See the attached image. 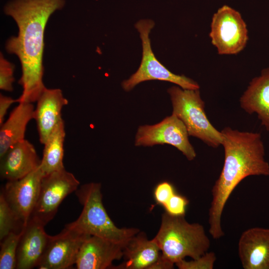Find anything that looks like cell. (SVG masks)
Returning <instances> with one entry per match:
<instances>
[{"label": "cell", "instance_id": "1", "mask_svg": "<svg viewBox=\"0 0 269 269\" xmlns=\"http://www.w3.org/2000/svg\"><path fill=\"white\" fill-rule=\"evenodd\" d=\"M64 4V0H12L4 7L18 29L17 35L5 44L7 52L16 55L21 64L18 83L22 92L18 103L36 102L46 88L43 82L45 28L51 15Z\"/></svg>", "mask_w": 269, "mask_h": 269}, {"label": "cell", "instance_id": "2", "mask_svg": "<svg viewBox=\"0 0 269 269\" xmlns=\"http://www.w3.org/2000/svg\"><path fill=\"white\" fill-rule=\"evenodd\" d=\"M224 148L223 166L212 190L209 210V232L214 239L224 235L221 217L227 202L237 185L250 176H269V163L265 158L260 133L225 127L221 131Z\"/></svg>", "mask_w": 269, "mask_h": 269}, {"label": "cell", "instance_id": "3", "mask_svg": "<svg viewBox=\"0 0 269 269\" xmlns=\"http://www.w3.org/2000/svg\"><path fill=\"white\" fill-rule=\"evenodd\" d=\"M160 249V257L174 266L189 257L196 259L208 251L210 241L204 227L190 223L185 216H161L159 229L154 238Z\"/></svg>", "mask_w": 269, "mask_h": 269}, {"label": "cell", "instance_id": "4", "mask_svg": "<svg viewBox=\"0 0 269 269\" xmlns=\"http://www.w3.org/2000/svg\"><path fill=\"white\" fill-rule=\"evenodd\" d=\"M75 193L83 209L76 220L66 224L69 227L124 246L139 232L137 228H120L115 225L103 205L101 183L84 184Z\"/></svg>", "mask_w": 269, "mask_h": 269}, {"label": "cell", "instance_id": "5", "mask_svg": "<svg viewBox=\"0 0 269 269\" xmlns=\"http://www.w3.org/2000/svg\"><path fill=\"white\" fill-rule=\"evenodd\" d=\"M167 92L172 105V114L183 123L189 135L197 137L213 147L222 144L221 132L209 121L199 89H184L174 86Z\"/></svg>", "mask_w": 269, "mask_h": 269}, {"label": "cell", "instance_id": "6", "mask_svg": "<svg viewBox=\"0 0 269 269\" xmlns=\"http://www.w3.org/2000/svg\"><path fill=\"white\" fill-rule=\"evenodd\" d=\"M154 25V22L148 19L140 20L135 24L141 40L142 58L137 70L122 82L123 88L126 91H129L141 82L158 80L171 82L184 89H199V85L196 82L183 75L172 73L156 58L151 49L149 36Z\"/></svg>", "mask_w": 269, "mask_h": 269}, {"label": "cell", "instance_id": "7", "mask_svg": "<svg viewBox=\"0 0 269 269\" xmlns=\"http://www.w3.org/2000/svg\"><path fill=\"white\" fill-rule=\"evenodd\" d=\"M209 36L219 54H236L244 49L248 40L247 25L241 13L224 5L213 14Z\"/></svg>", "mask_w": 269, "mask_h": 269}, {"label": "cell", "instance_id": "8", "mask_svg": "<svg viewBox=\"0 0 269 269\" xmlns=\"http://www.w3.org/2000/svg\"><path fill=\"white\" fill-rule=\"evenodd\" d=\"M79 184L75 176L65 168L44 175L30 218L45 226L54 217L63 200L76 191Z\"/></svg>", "mask_w": 269, "mask_h": 269}, {"label": "cell", "instance_id": "9", "mask_svg": "<svg viewBox=\"0 0 269 269\" xmlns=\"http://www.w3.org/2000/svg\"><path fill=\"white\" fill-rule=\"evenodd\" d=\"M188 136L185 125L172 114L158 124L140 126L135 135V145L152 146L168 144L180 151L188 160H192L196 153Z\"/></svg>", "mask_w": 269, "mask_h": 269}, {"label": "cell", "instance_id": "10", "mask_svg": "<svg viewBox=\"0 0 269 269\" xmlns=\"http://www.w3.org/2000/svg\"><path fill=\"white\" fill-rule=\"evenodd\" d=\"M91 235L66 225L60 233L50 238L37 266L40 269H67L75 264L80 249Z\"/></svg>", "mask_w": 269, "mask_h": 269}, {"label": "cell", "instance_id": "11", "mask_svg": "<svg viewBox=\"0 0 269 269\" xmlns=\"http://www.w3.org/2000/svg\"><path fill=\"white\" fill-rule=\"evenodd\" d=\"M40 167L15 180L7 181L1 192L17 218L24 225L28 221L38 197L44 176Z\"/></svg>", "mask_w": 269, "mask_h": 269}, {"label": "cell", "instance_id": "12", "mask_svg": "<svg viewBox=\"0 0 269 269\" xmlns=\"http://www.w3.org/2000/svg\"><path fill=\"white\" fill-rule=\"evenodd\" d=\"M125 246L96 236H91L82 245L76 266L78 269H112L115 260L124 256Z\"/></svg>", "mask_w": 269, "mask_h": 269}, {"label": "cell", "instance_id": "13", "mask_svg": "<svg viewBox=\"0 0 269 269\" xmlns=\"http://www.w3.org/2000/svg\"><path fill=\"white\" fill-rule=\"evenodd\" d=\"M238 250L244 269H269V229L253 227L244 231Z\"/></svg>", "mask_w": 269, "mask_h": 269}, {"label": "cell", "instance_id": "14", "mask_svg": "<svg viewBox=\"0 0 269 269\" xmlns=\"http://www.w3.org/2000/svg\"><path fill=\"white\" fill-rule=\"evenodd\" d=\"M40 164L34 146L24 139L11 146L0 157V177L7 181L17 180L37 169Z\"/></svg>", "mask_w": 269, "mask_h": 269}, {"label": "cell", "instance_id": "15", "mask_svg": "<svg viewBox=\"0 0 269 269\" xmlns=\"http://www.w3.org/2000/svg\"><path fill=\"white\" fill-rule=\"evenodd\" d=\"M44 226L29 218L18 245L16 269H31L37 267L50 238L45 232Z\"/></svg>", "mask_w": 269, "mask_h": 269}, {"label": "cell", "instance_id": "16", "mask_svg": "<svg viewBox=\"0 0 269 269\" xmlns=\"http://www.w3.org/2000/svg\"><path fill=\"white\" fill-rule=\"evenodd\" d=\"M34 111L39 139L44 144L59 122L62 119L61 111L68 100L60 89H46L37 101Z\"/></svg>", "mask_w": 269, "mask_h": 269}, {"label": "cell", "instance_id": "17", "mask_svg": "<svg viewBox=\"0 0 269 269\" xmlns=\"http://www.w3.org/2000/svg\"><path fill=\"white\" fill-rule=\"evenodd\" d=\"M160 254V249L155 239L149 240L144 233L139 232L125 246L124 262L112 269H150Z\"/></svg>", "mask_w": 269, "mask_h": 269}, {"label": "cell", "instance_id": "18", "mask_svg": "<svg viewBox=\"0 0 269 269\" xmlns=\"http://www.w3.org/2000/svg\"><path fill=\"white\" fill-rule=\"evenodd\" d=\"M240 103L247 113H256L262 125L269 131V67L252 80Z\"/></svg>", "mask_w": 269, "mask_h": 269}, {"label": "cell", "instance_id": "19", "mask_svg": "<svg viewBox=\"0 0 269 269\" xmlns=\"http://www.w3.org/2000/svg\"><path fill=\"white\" fill-rule=\"evenodd\" d=\"M32 103H19L0 126V158L12 145L24 139L27 125L33 119Z\"/></svg>", "mask_w": 269, "mask_h": 269}, {"label": "cell", "instance_id": "20", "mask_svg": "<svg viewBox=\"0 0 269 269\" xmlns=\"http://www.w3.org/2000/svg\"><path fill=\"white\" fill-rule=\"evenodd\" d=\"M65 137V125L62 119L44 144L40 167L44 175L65 168L63 162Z\"/></svg>", "mask_w": 269, "mask_h": 269}, {"label": "cell", "instance_id": "21", "mask_svg": "<svg viewBox=\"0 0 269 269\" xmlns=\"http://www.w3.org/2000/svg\"><path fill=\"white\" fill-rule=\"evenodd\" d=\"M23 230L11 232L0 241V269L16 268L17 250Z\"/></svg>", "mask_w": 269, "mask_h": 269}, {"label": "cell", "instance_id": "22", "mask_svg": "<svg viewBox=\"0 0 269 269\" xmlns=\"http://www.w3.org/2000/svg\"><path fill=\"white\" fill-rule=\"evenodd\" d=\"M25 225L22 224L8 206L3 194H0V240L11 232H20Z\"/></svg>", "mask_w": 269, "mask_h": 269}, {"label": "cell", "instance_id": "23", "mask_svg": "<svg viewBox=\"0 0 269 269\" xmlns=\"http://www.w3.org/2000/svg\"><path fill=\"white\" fill-rule=\"evenodd\" d=\"M216 260L215 254L207 252L196 259L187 261L183 259L175 265L179 269H213Z\"/></svg>", "mask_w": 269, "mask_h": 269}, {"label": "cell", "instance_id": "24", "mask_svg": "<svg viewBox=\"0 0 269 269\" xmlns=\"http://www.w3.org/2000/svg\"><path fill=\"white\" fill-rule=\"evenodd\" d=\"M14 65L6 59L2 53L0 54V89L6 91L13 90L14 81L13 73Z\"/></svg>", "mask_w": 269, "mask_h": 269}, {"label": "cell", "instance_id": "25", "mask_svg": "<svg viewBox=\"0 0 269 269\" xmlns=\"http://www.w3.org/2000/svg\"><path fill=\"white\" fill-rule=\"evenodd\" d=\"M189 200L184 196L176 193L163 206L165 212L172 216H185Z\"/></svg>", "mask_w": 269, "mask_h": 269}, {"label": "cell", "instance_id": "26", "mask_svg": "<svg viewBox=\"0 0 269 269\" xmlns=\"http://www.w3.org/2000/svg\"><path fill=\"white\" fill-rule=\"evenodd\" d=\"M176 193L172 184L168 181H162L155 187L153 197L157 204L163 206Z\"/></svg>", "mask_w": 269, "mask_h": 269}, {"label": "cell", "instance_id": "27", "mask_svg": "<svg viewBox=\"0 0 269 269\" xmlns=\"http://www.w3.org/2000/svg\"><path fill=\"white\" fill-rule=\"evenodd\" d=\"M17 102V99L0 95V126L3 123L4 117L9 107L14 103Z\"/></svg>", "mask_w": 269, "mask_h": 269}]
</instances>
